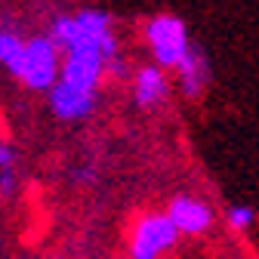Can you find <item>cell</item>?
I'll return each mask as SVG.
<instances>
[{"label": "cell", "instance_id": "cell-4", "mask_svg": "<svg viewBox=\"0 0 259 259\" xmlns=\"http://www.w3.org/2000/svg\"><path fill=\"white\" fill-rule=\"evenodd\" d=\"M179 241L167 213H142L130 229V259H160Z\"/></svg>", "mask_w": 259, "mask_h": 259}, {"label": "cell", "instance_id": "cell-9", "mask_svg": "<svg viewBox=\"0 0 259 259\" xmlns=\"http://www.w3.org/2000/svg\"><path fill=\"white\" fill-rule=\"evenodd\" d=\"M253 222H256V210L247 207V204H232L225 210V225H229L235 235H247L253 229Z\"/></svg>", "mask_w": 259, "mask_h": 259}, {"label": "cell", "instance_id": "cell-6", "mask_svg": "<svg viewBox=\"0 0 259 259\" xmlns=\"http://www.w3.org/2000/svg\"><path fill=\"white\" fill-rule=\"evenodd\" d=\"M170 96V77L157 65H142L133 74V99L139 108H157Z\"/></svg>", "mask_w": 259, "mask_h": 259}, {"label": "cell", "instance_id": "cell-7", "mask_svg": "<svg viewBox=\"0 0 259 259\" xmlns=\"http://www.w3.org/2000/svg\"><path fill=\"white\" fill-rule=\"evenodd\" d=\"M176 77H179V87L185 90L188 99H198V96L207 90V83H210V62H207V56L194 47V50L179 62Z\"/></svg>", "mask_w": 259, "mask_h": 259}, {"label": "cell", "instance_id": "cell-8", "mask_svg": "<svg viewBox=\"0 0 259 259\" xmlns=\"http://www.w3.org/2000/svg\"><path fill=\"white\" fill-rule=\"evenodd\" d=\"M22 37L16 34V31H0V65L13 74L16 65H19V56H22Z\"/></svg>", "mask_w": 259, "mask_h": 259}, {"label": "cell", "instance_id": "cell-1", "mask_svg": "<svg viewBox=\"0 0 259 259\" xmlns=\"http://www.w3.org/2000/svg\"><path fill=\"white\" fill-rule=\"evenodd\" d=\"M53 44L62 53L59 77L47 90L50 108L62 120H80L96 108L99 83L117 71V37L111 16L102 10H83L53 22Z\"/></svg>", "mask_w": 259, "mask_h": 259}, {"label": "cell", "instance_id": "cell-3", "mask_svg": "<svg viewBox=\"0 0 259 259\" xmlns=\"http://www.w3.org/2000/svg\"><path fill=\"white\" fill-rule=\"evenodd\" d=\"M59 65H62V53L53 44V37H28L22 44V56L13 77L28 90L47 93L59 77Z\"/></svg>", "mask_w": 259, "mask_h": 259}, {"label": "cell", "instance_id": "cell-2", "mask_svg": "<svg viewBox=\"0 0 259 259\" xmlns=\"http://www.w3.org/2000/svg\"><path fill=\"white\" fill-rule=\"evenodd\" d=\"M145 40H148V50L154 56V65L164 71H176L179 62L194 50L191 40H188V28L179 16H170V13H160V16H151L145 22Z\"/></svg>", "mask_w": 259, "mask_h": 259}, {"label": "cell", "instance_id": "cell-5", "mask_svg": "<svg viewBox=\"0 0 259 259\" xmlns=\"http://www.w3.org/2000/svg\"><path fill=\"white\" fill-rule=\"evenodd\" d=\"M167 216L179 235H204L216 222L213 207L204 198H194V194H176L167 207Z\"/></svg>", "mask_w": 259, "mask_h": 259}]
</instances>
